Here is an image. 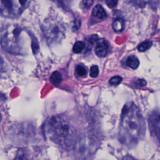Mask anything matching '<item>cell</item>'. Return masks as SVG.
I'll use <instances>...</instances> for the list:
<instances>
[{
    "label": "cell",
    "instance_id": "cell-11",
    "mask_svg": "<svg viewBox=\"0 0 160 160\" xmlns=\"http://www.w3.org/2000/svg\"><path fill=\"white\" fill-rule=\"evenodd\" d=\"M50 81L55 86L59 85L62 81V76L60 72L58 71H54L52 72V74L51 76Z\"/></svg>",
    "mask_w": 160,
    "mask_h": 160
},
{
    "label": "cell",
    "instance_id": "cell-6",
    "mask_svg": "<svg viewBox=\"0 0 160 160\" xmlns=\"http://www.w3.org/2000/svg\"><path fill=\"white\" fill-rule=\"evenodd\" d=\"M149 131L151 136L159 141V112L158 110L153 111L148 118Z\"/></svg>",
    "mask_w": 160,
    "mask_h": 160
},
{
    "label": "cell",
    "instance_id": "cell-14",
    "mask_svg": "<svg viewBox=\"0 0 160 160\" xmlns=\"http://www.w3.org/2000/svg\"><path fill=\"white\" fill-rule=\"evenodd\" d=\"M151 46H152V41H145L138 46V51L140 52H144L148 49H149L151 47Z\"/></svg>",
    "mask_w": 160,
    "mask_h": 160
},
{
    "label": "cell",
    "instance_id": "cell-10",
    "mask_svg": "<svg viewBox=\"0 0 160 160\" xmlns=\"http://www.w3.org/2000/svg\"><path fill=\"white\" fill-rule=\"evenodd\" d=\"M126 64L127 66L135 69L139 66V61L138 59L134 56H130L128 58L126 61Z\"/></svg>",
    "mask_w": 160,
    "mask_h": 160
},
{
    "label": "cell",
    "instance_id": "cell-7",
    "mask_svg": "<svg viewBox=\"0 0 160 160\" xmlns=\"http://www.w3.org/2000/svg\"><path fill=\"white\" fill-rule=\"evenodd\" d=\"M96 43V54L100 58L105 57L109 51V44L108 41L104 39H98Z\"/></svg>",
    "mask_w": 160,
    "mask_h": 160
},
{
    "label": "cell",
    "instance_id": "cell-25",
    "mask_svg": "<svg viewBox=\"0 0 160 160\" xmlns=\"http://www.w3.org/2000/svg\"><path fill=\"white\" fill-rule=\"evenodd\" d=\"M1 119H2V116H1V113H0V122H1Z\"/></svg>",
    "mask_w": 160,
    "mask_h": 160
},
{
    "label": "cell",
    "instance_id": "cell-3",
    "mask_svg": "<svg viewBox=\"0 0 160 160\" xmlns=\"http://www.w3.org/2000/svg\"><path fill=\"white\" fill-rule=\"evenodd\" d=\"M22 29L17 25L11 24L6 27L1 33L0 45L4 51L14 54L22 52Z\"/></svg>",
    "mask_w": 160,
    "mask_h": 160
},
{
    "label": "cell",
    "instance_id": "cell-20",
    "mask_svg": "<svg viewBox=\"0 0 160 160\" xmlns=\"http://www.w3.org/2000/svg\"><path fill=\"white\" fill-rule=\"evenodd\" d=\"M93 1L94 0H82V4L85 8H89L93 4Z\"/></svg>",
    "mask_w": 160,
    "mask_h": 160
},
{
    "label": "cell",
    "instance_id": "cell-2",
    "mask_svg": "<svg viewBox=\"0 0 160 160\" xmlns=\"http://www.w3.org/2000/svg\"><path fill=\"white\" fill-rule=\"evenodd\" d=\"M43 131L48 139L66 150L73 149L78 144L76 129L63 116H53L47 119L43 126Z\"/></svg>",
    "mask_w": 160,
    "mask_h": 160
},
{
    "label": "cell",
    "instance_id": "cell-18",
    "mask_svg": "<svg viewBox=\"0 0 160 160\" xmlns=\"http://www.w3.org/2000/svg\"><path fill=\"white\" fill-rule=\"evenodd\" d=\"M99 68L96 65H94L90 69V76L91 78H96L99 74Z\"/></svg>",
    "mask_w": 160,
    "mask_h": 160
},
{
    "label": "cell",
    "instance_id": "cell-16",
    "mask_svg": "<svg viewBox=\"0 0 160 160\" xmlns=\"http://www.w3.org/2000/svg\"><path fill=\"white\" fill-rule=\"evenodd\" d=\"M76 73L79 76H81V77H84L87 74V69L84 66L81 64H79L76 66Z\"/></svg>",
    "mask_w": 160,
    "mask_h": 160
},
{
    "label": "cell",
    "instance_id": "cell-13",
    "mask_svg": "<svg viewBox=\"0 0 160 160\" xmlns=\"http://www.w3.org/2000/svg\"><path fill=\"white\" fill-rule=\"evenodd\" d=\"M85 48V44L82 41H77L72 48V51L74 53L78 54L82 51Z\"/></svg>",
    "mask_w": 160,
    "mask_h": 160
},
{
    "label": "cell",
    "instance_id": "cell-8",
    "mask_svg": "<svg viewBox=\"0 0 160 160\" xmlns=\"http://www.w3.org/2000/svg\"><path fill=\"white\" fill-rule=\"evenodd\" d=\"M129 1L133 5L139 8H144L148 4L151 8H156L159 4V0H129Z\"/></svg>",
    "mask_w": 160,
    "mask_h": 160
},
{
    "label": "cell",
    "instance_id": "cell-17",
    "mask_svg": "<svg viewBox=\"0 0 160 160\" xmlns=\"http://www.w3.org/2000/svg\"><path fill=\"white\" fill-rule=\"evenodd\" d=\"M122 80V79L121 76H116L110 79L109 84L112 86H118L121 82Z\"/></svg>",
    "mask_w": 160,
    "mask_h": 160
},
{
    "label": "cell",
    "instance_id": "cell-1",
    "mask_svg": "<svg viewBox=\"0 0 160 160\" xmlns=\"http://www.w3.org/2000/svg\"><path fill=\"white\" fill-rule=\"evenodd\" d=\"M146 132V123L140 109L132 102H128L122 109L119 139L121 143L132 147L142 140Z\"/></svg>",
    "mask_w": 160,
    "mask_h": 160
},
{
    "label": "cell",
    "instance_id": "cell-5",
    "mask_svg": "<svg viewBox=\"0 0 160 160\" xmlns=\"http://www.w3.org/2000/svg\"><path fill=\"white\" fill-rule=\"evenodd\" d=\"M42 30L45 37L49 42L60 41L64 37V28L56 20L46 19L42 26Z\"/></svg>",
    "mask_w": 160,
    "mask_h": 160
},
{
    "label": "cell",
    "instance_id": "cell-19",
    "mask_svg": "<svg viewBox=\"0 0 160 160\" xmlns=\"http://www.w3.org/2000/svg\"><path fill=\"white\" fill-rule=\"evenodd\" d=\"M118 0H106V4L109 8H114L118 4Z\"/></svg>",
    "mask_w": 160,
    "mask_h": 160
},
{
    "label": "cell",
    "instance_id": "cell-15",
    "mask_svg": "<svg viewBox=\"0 0 160 160\" xmlns=\"http://www.w3.org/2000/svg\"><path fill=\"white\" fill-rule=\"evenodd\" d=\"M14 160H29V159L25 151L20 150L16 155Z\"/></svg>",
    "mask_w": 160,
    "mask_h": 160
},
{
    "label": "cell",
    "instance_id": "cell-12",
    "mask_svg": "<svg viewBox=\"0 0 160 160\" xmlns=\"http://www.w3.org/2000/svg\"><path fill=\"white\" fill-rule=\"evenodd\" d=\"M113 29L117 32H121L124 29V21L122 19H116L112 23Z\"/></svg>",
    "mask_w": 160,
    "mask_h": 160
},
{
    "label": "cell",
    "instance_id": "cell-23",
    "mask_svg": "<svg viewBox=\"0 0 160 160\" xmlns=\"http://www.w3.org/2000/svg\"><path fill=\"white\" fill-rule=\"evenodd\" d=\"M136 83L138 84L139 86H142L146 84V81L142 79H139Z\"/></svg>",
    "mask_w": 160,
    "mask_h": 160
},
{
    "label": "cell",
    "instance_id": "cell-9",
    "mask_svg": "<svg viewBox=\"0 0 160 160\" xmlns=\"http://www.w3.org/2000/svg\"><path fill=\"white\" fill-rule=\"evenodd\" d=\"M92 15L99 19H104L106 18V13L102 6L100 4L96 5L92 9Z\"/></svg>",
    "mask_w": 160,
    "mask_h": 160
},
{
    "label": "cell",
    "instance_id": "cell-24",
    "mask_svg": "<svg viewBox=\"0 0 160 160\" xmlns=\"http://www.w3.org/2000/svg\"><path fill=\"white\" fill-rule=\"evenodd\" d=\"M2 62H3V61H2V59H1V57L0 56V67H1V66L2 64Z\"/></svg>",
    "mask_w": 160,
    "mask_h": 160
},
{
    "label": "cell",
    "instance_id": "cell-22",
    "mask_svg": "<svg viewBox=\"0 0 160 160\" xmlns=\"http://www.w3.org/2000/svg\"><path fill=\"white\" fill-rule=\"evenodd\" d=\"M98 37L97 35H92L91 38H90V41L92 44H94V42H96V41L98 40Z\"/></svg>",
    "mask_w": 160,
    "mask_h": 160
},
{
    "label": "cell",
    "instance_id": "cell-4",
    "mask_svg": "<svg viewBox=\"0 0 160 160\" xmlns=\"http://www.w3.org/2000/svg\"><path fill=\"white\" fill-rule=\"evenodd\" d=\"M29 0H0V13L6 17H15L22 12Z\"/></svg>",
    "mask_w": 160,
    "mask_h": 160
},
{
    "label": "cell",
    "instance_id": "cell-21",
    "mask_svg": "<svg viewBox=\"0 0 160 160\" xmlns=\"http://www.w3.org/2000/svg\"><path fill=\"white\" fill-rule=\"evenodd\" d=\"M121 160H138L137 159H136L135 158L132 157V156L131 155H129V154H127L126 156H124Z\"/></svg>",
    "mask_w": 160,
    "mask_h": 160
}]
</instances>
